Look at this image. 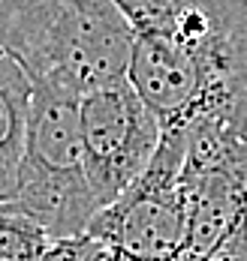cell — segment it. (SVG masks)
I'll use <instances>...</instances> for the list:
<instances>
[{
  "label": "cell",
  "instance_id": "6da1fadb",
  "mask_svg": "<svg viewBox=\"0 0 247 261\" xmlns=\"http://www.w3.org/2000/svg\"><path fill=\"white\" fill-rule=\"evenodd\" d=\"M133 27L127 79L163 129L247 120V0H115Z\"/></svg>",
  "mask_w": 247,
  "mask_h": 261
},
{
  "label": "cell",
  "instance_id": "7a4b0ae2",
  "mask_svg": "<svg viewBox=\"0 0 247 261\" xmlns=\"http://www.w3.org/2000/svg\"><path fill=\"white\" fill-rule=\"evenodd\" d=\"M0 48L33 84L82 96L127 79L133 27L115 0H0Z\"/></svg>",
  "mask_w": 247,
  "mask_h": 261
},
{
  "label": "cell",
  "instance_id": "3957f363",
  "mask_svg": "<svg viewBox=\"0 0 247 261\" xmlns=\"http://www.w3.org/2000/svg\"><path fill=\"white\" fill-rule=\"evenodd\" d=\"M79 93L33 84L18 186L0 207L28 216L52 237L87 231L100 201L84 171Z\"/></svg>",
  "mask_w": 247,
  "mask_h": 261
},
{
  "label": "cell",
  "instance_id": "277c9868",
  "mask_svg": "<svg viewBox=\"0 0 247 261\" xmlns=\"http://www.w3.org/2000/svg\"><path fill=\"white\" fill-rule=\"evenodd\" d=\"M184 129H163L145 171L94 213L87 231L127 261H187V210L181 195Z\"/></svg>",
  "mask_w": 247,
  "mask_h": 261
},
{
  "label": "cell",
  "instance_id": "5b68a950",
  "mask_svg": "<svg viewBox=\"0 0 247 261\" xmlns=\"http://www.w3.org/2000/svg\"><path fill=\"white\" fill-rule=\"evenodd\" d=\"M79 123L84 171L100 207H106L145 171L163 138V126L130 79L109 81L82 93Z\"/></svg>",
  "mask_w": 247,
  "mask_h": 261
},
{
  "label": "cell",
  "instance_id": "8992f818",
  "mask_svg": "<svg viewBox=\"0 0 247 261\" xmlns=\"http://www.w3.org/2000/svg\"><path fill=\"white\" fill-rule=\"evenodd\" d=\"M33 81L25 66L0 48V204L12 198L25 156Z\"/></svg>",
  "mask_w": 247,
  "mask_h": 261
},
{
  "label": "cell",
  "instance_id": "52a82bcc",
  "mask_svg": "<svg viewBox=\"0 0 247 261\" xmlns=\"http://www.w3.org/2000/svg\"><path fill=\"white\" fill-rule=\"evenodd\" d=\"M52 240L28 216L0 207V261H46Z\"/></svg>",
  "mask_w": 247,
  "mask_h": 261
},
{
  "label": "cell",
  "instance_id": "ba28073f",
  "mask_svg": "<svg viewBox=\"0 0 247 261\" xmlns=\"http://www.w3.org/2000/svg\"><path fill=\"white\" fill-rule=\"evenodd\" d=\"M202 261H247V219Z\"/></svg>",
  "mask_w": 247,
  "mask_h": 261
},
{
  "label": "cell",
  "instance_id": "9c48e42d",
  "mask_svg": "<svg viewBox=\"0 0 247 261\" xmlns=\"http://www.w3.org/2000/svg\"><path fill=\"white\" fill-rule=\"evenodd\" d=\"M111 261H127V258H121V255H115V258H111Z\"/></svg>",
  "mask_w": 247,
  "mask_h": 261
}]
</instances>
